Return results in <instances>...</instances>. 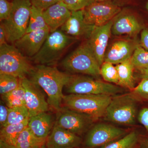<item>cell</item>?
<instances>
[{"mask_svg": "<svg viewBox=\"0 0 148 148\" xmlns=\"http://www.w3.org/2000/svg\"><path fill=\"white\" fill-rule=\"evenodd\" d=\"M29 75L31 80L45 91L49 106L56 112L59 111L64 95L63 88L71 75L60 71L53 66L37 65Z\"/></svg>", "mask_w": 148, "mask_h": 148, "instance_id": "6da1fadb", "label": "cell"}, {"mask_svg": "<svg viewBox=\"0 0 148 148\" xmlns=\"http://www.w3.org/2000/svg\"><path fill=\"white\" fill-rule=\"evenodd\" d=\"M61 66L67 71L98 77L101 66L86 41L65 57Z\"/></svg>", "mask_w": 148, "mask_h": 148, "instance_id": "7a4b0ae2", "label": "cell"}, {"mask_svg": "<svg viewBox=\"0 0 148 148\" xmlns=\"http://www.w3.org/2000/svg\"><path fill=\"white\" fill-rule=\"evenodd\" d=\"M112 97L108 95L70 94L64 95L63 103L64 107L97 121L104 116Z\"/></svg>", "mask_w": 148, "mask_h": 148, "instance_id": "3957f363", "label": "cell"}, {"mask_svg": "<svg viewBox=\"0 0 148 148\" xmlns=\"http://www.w3.org/2000/svg\"><path fill=\"white\" fill-rule=\"evenodd\" d=\"M61 30L50 33L39 51L30 58L37 65L52 66L61 58L73 40Z\"/></svg>", "mask_w": 148, "mask_h": 148, "instance_id": "277c9868", "label": "cell"}, {"mask_svg": "<svg viewBox=\"0 0 148 148\" xmlns=\"http://www.w3.org/2000/svg\"><path fill=\"white\" fill-rule=\"evenodd\" d=\"M12 9L6 20L1 21L7 42L14 43L27 32L32 4L29 0H12Z\"/></svg>", "mask_w": 148, "mask_h": 148, "instance_id": "5b68a950", "label": "cell"}, {"mask_svg": "<svg viewBox=\"0 0 148 148\" xmlns=\"http://www.w3.org/2000/svg\"><path fill=\"white\" fill-rule=\"evenodd\" d=\"M66 92L70 94L103 95L114 96L123 91L120 86L104 82L90 77L71 75L66 86Z\"/></svg>", "mask_w": 148, "mask_h": 148, "instance_id": "8992f818", "label": "cell"}, {"mask_svg": "<svg viewBox=\"0 0 148 148\" xmlns=\"http://www.w3.org/2000/svg\"><path fill=\"white\" fill-rule=\"evenodd\" d=\"M137 98L132 93L113 96L104 116L107 120L119 124L135 123Z\"/></svg>", "mask_w": 148, "mask_h": 148, "instance_id": "52a82bcc", "label": "cell"}, {"mask_svg": "<svg viewBox=\"0 0 148 148\" xmlns=\"http://www.w3.org/2000/svg\"><path fill=\"white\" fill-rule=\"evenodd\" d=\"M30 60L14 45L7 43L0 46V73L18 79L29 75L34 67Z\"/></svg>", "mask_w": 148, "mask_h": 148, "instance_id": "ba28073f", "label": "cell"}, {"mask_svg": "<svg viewBox=\"0 0 148 148\" xmlns=\"http://www.w3.org/2000/svg\"><path fill=\"white\" fill-rule=\"evenodd\" d=\"M95 121L89 116L64 107L57 112L54 125L79 136L88 131Z\"/></svg>", "mask_w": 148, "mask_h": 148, "instance_id": "9c48e42d", "label": "cell"}, {"mask_svg": "<svg viewBox=\"0 0 148 148\" xmlns=\"http://www.w3.org/2000/svg\"><path fill=\"white\" fill-rule=\"evenodd\" d=\"M83 10L86 24L95 27L107 24L121 12L120 8L111 1H94Z\"/></svg>", "mask_w": 148, "mask_h": 148, "instance_id": "30bf717a", "label": "cell"}, {"mask_svg": "<svg viewBox=\"0 0 148 148\" xmlns=\"http://www.w3.org/2000/svg\"><path fill=\"white\" fill-rule=\"evenodd\" d=\"M88 132L85 144L88 148L101 147L127 134L125 130L104 123L92 126Z\"/></svg>", "mask_w": 148, "mask_h": 148, "instance_id": "8fae6325", "label": "cell"}, {"mask_svg": "<svg viewBox=\"0 0 148 148\" xmlns=\"http://www.w3.org/2000/svg\"><path fill=\"white\" fill-rule=\"evenodd\" d=\"M24 90L25 106L30 117L40 113L48 112L50 106L40 87L27 77L19 79Z\"/></svg>", "mask_w": 148, "mask_h": 148, "instance_id": "7c38bea8", "label": "cell"}, {"mask_svg": "<svg viewBox=\"0 0 148 148\" xmlns=\"http://www.w3.org/2000/svg\"><path fill=\"white\" fill-rule=\"evenodd\" d=\"M113 19L103 26L94 27L86 40L101 66L104 62L106 49L112 33Z\"/></svg>", "mask_w": 148, "mask_h": 148, "instance_id": "4fadbf2b", "label": "cell"}, {"mask_svg": "<svg viewBox=\"0 0 148 148\" xmlns=\"http://www.w3.org/2000/svg\"><path fill=\"white\" fill-rule=\"evenodd\" d=\"M50 33L48 28L26 33L14 43V45L30 59L39 51Z\"/></svg>", "mask_w": 148, "mask_h": 148, "instance_id": "5bb4252c", "label": "cell"}, {"mask_svg": "<svg viewBox=\"0 0 148 148\" xmlns=\"http://www.w3.org/2000/svg\"><path fill=\"white\" fill-rule=\"evenodd\" d=\"M82 142L79 135L54 125L47 140V148H75Z\"/></svg>", "mask_w": 148, "mask_h": 148, "instance_id": "9a60e30c", "label": "cell"}, {"mask_svg": "<svg viewBox=\"0 0 148 148\" xmlns=\"http://www.w3.org/2000/svg\"><path fill=\"white\" fill-rule=\"evenodd\" d=\"M139 45L134 40H119L114 42L106 52L104 61L119 64L131 58Z\"/></svg>", "mask_w": 148, "mask_h": 148, "instance_id": "2e32d148", "label": "cell"}, {"mask_svg": "<svg viewBox=\"0 0 148 148\" xmlns=\"http://www.w3.org/2000/svg\"><path fill=\"white\" fill-rule=\"evenodd\" d=\"M95 26L86 24L84 10L73 11L69 19L61 27V30L71 37L88 38Z\"/></svg>", "mask_w": 148, "mask_h": 148, "instance_id": "e0dca14e", "label": "cell"}, {"mask_svg": "<svg viewBox=\"0 0 148 148\" xmlns=\"http://www.w3.org/2000/svg\"><path fill=\"white\" fill-rule=\"evenodd\" d=\"M71 12L62 1L58 2L43 10L44 17L50 33L62 27L69 19Z\"/></svg>", "mask_w": 148, "mask_h": 148, "instance_id": "ac0fdd59", "label": "cell"}, {"mask_svg": "<svg viewBox=\"0 0 148 148\" xmlns=\"http://www.w3.org/2000/svg\"><path fill=\"white\" fill-rule=\"evenodd\" d=\"M143 29L136 16L130 13H121V12L113 19L112 33L116 36L136 35Z\"/></svg>", "mask_w": 148, "mask_h": 148, "instance_id": "d6986e66", "label": "cell"}, {"mask_svg": "<svg viewBox=\"0 0 148 148\" xmlns=\"http://www.w3.org/2000/svg\"><path fill=\"white\" fill-rule=\"evenodd\" d=\"M54 124L52 115L44 112L30 117L28 127L38 138L47 139Z\"/></svg>", "mask_w": 148, "mask_h": 148, "instance_id": "ffe728a7", "label": "cell"}, {"mask_svg": "<svg viewBox=\"0 0 148 148\" xmlns=\"http://www.w3.org/2000/svg\"><path fill=\"white\" fill-rule=\"evenodd\" d=\"M118 73L119 82L118 85L132 90L135 88V79L133 75L134 67L131 58L115 66Z\"/></svg>", "mask_w": 148, "mask_h": 148, "instance_id": "44dd1931", "label": "cell"}, {"mask_svg": "<svg viewBox=\"0 0 148 148\" xmlns=\"http://www.w3.org/2000/svg\"><path fill=\"white\" fill-rule=\"evenodd\" d=\"M47 139L38 138L27 127L18 135L12 148H41L46 145Z\"/></svg>", "mask_w": 148, "mask_h": 148, "instance_id": "7402d4cb", "label": "cell"}, {"mask_svg": "<svg viewBox=\"0 0 148 148\" xmlns=\"http://www.w3.org/2000/svg\"><path fill=\"white\" fill-rule=\"evenodd\" d=\"M29 119L18 124L9 125L1 128L0 142L8 145L14 146L18 135L28 127Z\"/></svg>", "mask_w": 148, "mask_h": 148, "instance_id": "603a6c76", "label": "cell"}, {"mask_svg": "<svg viewBox=\"0 0 148 148\" xmlns=\"http://www.w3.org/2000/svg\"><path fill=\"white\" fill-rule=\"evenodd\" d=\"M1 97L2 100L10 108L25 106L24 89L20 80L19 85L16 89Z\"/></svg>", "mask_w": 148, "mask_h": 148, "instance_id": "cb8c5ba5", "label": "cell"}, {"mask_svg": "<svg viewBox=\"0 0 148 148\" xmlns=\"http://www.w3.org/2000/svg\"><path fill=\"white\" fill-rule=\"evenodd\" d=\"M43 12L42 10L32 6L26 33L48 28L44 17Z\"/></svg>", "mask_w": 148, "mask_h": 148, "instance_id": "d4e9b609", "label": "cell"}, {"mask_svg": "<svg viewBox=\"0 0 148 148\" xmlns=\"http://www.w3.org/2000/svg\"><path fill=\"white\" fill-rule=\"evenodd\" d=\"M138 141V133L132 131L122 138L99 148H135Z\"/></svg>", "mask_w": 148, "mask_h": 148, "instance_id": "484cf974", "label": "cell"}, {"mask_svg": "<svg viewBox=\"0 0 148 148\" xmlns=\"http://www.w3.org/2000/svg\"><path fill=\"white\" fill-rule=\"evenodd\" d=\"M29 118V112L25 106L9 108L7 121L4 126L21 123Z\"/></svg>", "mask_w": 148, "mask_h": 148, "instance_id": "4316f807", "label": "cell"}, {"mask_svg": "<svg viewBox=\"0 0 148 148\" xmlns=\"http://www.w3.org/2000/svg\"><path fill=\"white\" fill-rule=\"evenodd\" d=\"M134 69L139 71L148 68V50L138 45L131 57Z\"/></svg>", "mask_w": 148, "mask_h": 148, "instance_id": "83f0119b", "label": "cell"}, {"mask_svg": "<svg viewBox=\"0 0 148 148\" xmlns=\"http://www.w3.org/2000/svg\"><path fill=\"white\" fill-rule=\"evenodd\" d=\"M19 84L18 78L9 74L0 73V93L1 96L16 89Z\"/></svg>", "mask_w": 148, "mask_h": 148, "instance_id": "f1b7e54d", "label": "cell"}, {"mask_svg": "<svg viewBox=\"0 0 148 148\" xmlns=\"http://www.w3.org/2000/svg\"><path fill=\"white\" fill-rule=\"evenodd\" d=\"M114 64L104 61L101 66V75L106 82L113 83L116 84L119 82L118 73Z\"/></svg>", "mask_w": 148, "mask_h": 148, "instance_id": "f546056e", "label": "cell"}, {"mask_svg": "<svg viewBox=\"0 0 148 148\" xmlns=\"http://www.w3.org/2000/svg\"><path fill=\"white\" fill-rule=\"evenodd\" d=\"M132 93L137 98L148 101V79H143L132 90Z\"/></svg>", "mask_w": 148, "mask_h": 148, "instance_id": "4dcf8cb0", "label": "cell"}, {"mask_svg": "<svg viewBox=\"0 0 148 148\" xmlns=\"http://www.w3.org/2000/svg\"><path fill=\"white\" fill-rule=\"evenodd\" d=\"M62 1L71 11L82 10L93 2V0H62Z\"/></svg>", "mask_w": 148, "mask_h": 148, "instance_id": "1f68e13d", "label": "cell"}, {"mask_svg": "<svg viewBox=\"0 0 148 148\" xmlns=\"http://www.w3.org/2000/svg\"><path fill=\"white\" fill-rule=\"evenodd\" d=\"M12 3L8 0H0V20H6L10 15L12 9Z\"/></svg>", "mask_w": 148, "mask_h": 148, "instance_id": "d6a6232c", "label": "cell"}, {"mask_svg": "<svg viewBox=\"0 0 148 148\" xmlns=\"http://www.w3.org/2000/svg\"><path fill=\"white\" fill-rule=\"evenodd\" d=\"M32 5L44 10L50 6L62 0H29Z\"/></svg>", "mask_w": 148, "mask_h": 148, "instance_id": "836d02e7", "label": "cell"}, {"mask_svg": "<svg viewBox=\"0 0 148 148\" xmlns=\"http://www.w3.org/2000/svg\"><path fill=\"white\" fill-rule=\"evenodd\" d=\"M9 108L6 105L4 102L1 100L0 103V126L2 128L7 121Z\"/></svg>", "mask_w": 148, "mask_h": 148, "instance_id": "e575fe53", "label": "cell"}, {"mask_svg": "<svg viewBox=\"0 0 148 148\" xmlns=\"http://www.w3.org/2000/svg\"><path fill=\"white\" fill-rule=\"evenodd\" d=\"M138 120L148 131V108H145L140 111Z\"/></svg>", "mask_w": 148, "mask_h": 148, "instance_id": "d590c367", "label": "cell"}, {"mask_svg": "<svg viewBox=\"0 0 148 148\" xmlns=\"http://www.w3.org/2000/svg\"><path fill=\"white\" fill-rule=\"evenodd\" d=\"M141 46L148 50V29H143L141 32L140 38Z\"/></svg>", "mask_w": 148, "mask_h": 148, "instance_id": "8d00e7d4", "label": "cell"}, {"mask_svg": "<svg viewBox=\"0 0 148 148\" xmlns=\"http://www.w3.org/2000/svg\"><path fill=\"white\" fill-rule=\"evenodd\" d=\"M8 43L7 41V35L5 29L2 23L0 25V46Z\"/></svg>", "mask_w": 148, "mask_h": 148, "instance_id": "74e56055", "label": "cell"}, {"mask_svg": "<svg viewBox=\"0 0 148 148\" xmlns=\"http://www.w3.org/2000/svg\"><path fill=\"white\" fill-rule=\"evenodd\" d=\"M140 77L143 79H148V69H144V70L140 71Z\"/></svg>", "mask_w": 148, "mask_h": 148, "instance_id": "f35d334b", "label": "cell"}, {"mask_svg": "<svg viewBox=\"0 0 148 148\" xmlns=\"http://www.w3.org/2000/svg\"><path fill=\"white\" fill-rule=\"evenodd\" d=\"M142 148H148V138H145L141 143Z\"/></svg>", "mask_w": 148, "mask_h": 148, "instance_id": "ab89813d", "label": "cell"}, {"mask_svg": "<svg viewBox=\"0 0 148 148\" xmlns=\"http://www.w3.org/2000/svg\"><path fill=\"white\" fill-rule=\"evenodd\" d=\"M0 148H12L11 146L6 145L4 143H0Z\"/></svg>", "mask_w": 148, "mask_h": 148, "instance_id": "60d3db41", "label": "cell"}, {"mask_svg": "<svg viewBox=\"0 0 148 148\" xmlns=\"http://www.w3.org/2000/svg\"><path fill=\"white\" fill-rule=\"evenodd\" d=\"M95 2H104L107 1H110L111 0H93Z\"/></svg>", "mask_w": 148, "mask_h": 148, "instance_id": "b9f144b4", "label": "cell"}, {"mask_svg": "<svg viewBox=\"0 0 148 148\" xmlns=\"http://www.w3.org/2000/svg\"><path fill=\"white\" fill-rule=\"evenodd\" d=\"M146 8L148 11V1L147 2V4H146Z\"/></svg>", "mask_w": 148, "mask_h": 148, "instance_id": "7bdbcfd3", "label": "cell"}, {"mask_svg": "<svg viewBox=\"0 0 148 148\" xmlns=\"http://www.w3.org/2000/svg\"><path fill=\"white\" fill-rule=\"evenodd\" d=\"M47 147L46 146H44V147H42L41 148H46Z\"/></svg>", "mask_w": 148, "mask_h": 148, "instance_id": "ee69618b", "label": "cell"}]
</instances>
